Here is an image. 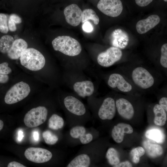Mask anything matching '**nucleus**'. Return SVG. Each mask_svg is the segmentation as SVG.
<instances>
[{"label": "nucleus", "instance_id": "nucleus-43", "mask_svg": "<svg viewBox=\"0 0 167 167\" xmlns=\"http://www.w3.org/2000/svg\"><path fill=\"white\" fill-rule=\"evenodd\" d=\"M4 126L3 121L0 119V131L2 129Z\"/></svg>", "mask_w": 167, "mask_h": 167}, {"label": "nucleus", "instance_id": "nucleus-13", "mask_svg": "<svg viewBox=\"0 0 167 167\" xmlns=\"http://www.w3.org/2000/svg\"><path fill=\"white\" fill-rule=\"evenodd\" d=\"M110 41L113 46L120 49H124L128 45L129 35L126 32L121 29H116L111 34Z\"/></svg>", "mask_w": 167, "mask_h": 167}, {"label": "nucleus", "instance_id": "nucleus-26", "mask_svg": "<svg viewBox=\"0 0 167 167\" xmlns=\"http://www.w3.org/2000/svg\"><path fill=\"white\" fill-rule=\"evenodd\" d=\"M91 20L96 25H97L99 22V18L96 12L91 9H87L84 10L82 13L81 22H84Z\"/></svg>", "mask_w": 167, "mask_h": 167}, {"label": "nucleus", "instance_id": "nucleus-17", "mask_svg": "<svg viewBox=\"0 0 167 167\" xmlns=\"http://www.w3.org/2000/svg\"><path fill=\"white\" fill-rule=\"evenodd\" d=\"M73 89L79 96L83 97L91 96L94 90L93 83L89 80L76 82L73 85Z\"/></svg>", "mask_w": 167, "mask_h": 167}, {"label": "nucleus", "instance_id": "nucleus-37", "mask_svg": "<svg viewBox=\"0 0 167 167\" xmlns=\"http://www.w3.org/2000/svg\"><path fill=\"white\" fill-rule=\"evenodd\" d=\"M8 25L9 30L10 31L15 32L17 29L15 23L8 17Z\"/></svg>", "mask_w": 167, "mask_h": 167}, {"label": "nucleus", "instance_id": "nucleus-35", "mask_svg": "<svg viewBox=\"0 0 167 167\" xmlns=\"http://www.w3.org/2000/svg\"><path fill=\"white\" fill-rule=\"evenodd\" d=\"M165 111H167V98L164 97L160 100L159 104Z\"/></svg>", "mask_w": 167, "mask_h": 167}, {"label": "nucleus", "instance_id": "nucleus-22", "mask_svg": "<svg viewBox=\"0 0 167 167\" xmlns=\"http://www.w3.org/2000/svg\"><path fill=\"white\" fill-rule=\"evenodd\" d=\"M153 111L155 114L154 123L157 125H164L167 120V115L165 110L158 104L154 107Z\"/></svg>", "mask_w": 167, "mask_h": 167}, {"label": "nucleus", "instance_id": "nucleus-41", "mask_svg": "<svg viewBox=\"0 0 167 167\" xmlns=\"http://www.w3.org/2000/svg\"><path fill=\"white\" fill-rule=\"evenodd\" d=\"M33 136L34 139L36 141H38L39 139V134L37 131H35L33 133Z\"/></svg>", "mask_w": 167, "mask_h": 167}, {"label": "nucleus", "instance_id": "nucleus-2", "mask_svg": "<svg viewBox=\"0 0 167 167\" xmlns=\"http://www.w3.org/2000/svg\"><path fill=\"white\" fill-rule=\"evenodd\" d=\"M19 58L21 64L32 71L41 70L44 67L45 63L43 55L33 48H27L22 52Z\"/></svg>", "mask_w": 167, "mask_h": 167}, {"label": "nucleus", "instance_id": "nucleus-7", "mask_svg": "<svg viewBox=\"0 0 167 167\" xmlns=\"http://www.w3.org/2000/svg\"><path fill=\"white\" fill-rule=\"evenodd\" d=\"M97 7L105 15L112 17L118 16L123 10L120 0H100Z\"/></svg>", "mask_w": 167, "mask_h": 167}, {"label": "nucleus", "instance_id": "nucleus-24", "mask_svg": "<svg viewBox=\"0 0 167 167\" xmlns=\"http://www.w3.org/2000/svg\"><path fill=\"white\" fill-rule=\"evenodd\" d=\"M15 41L11 36L6 35L0 39V52L7 54L11 49Z\"/></svg>", "mask_w": 167, "mask_h": 167}, {"label": "nucleus", "instance_id": "nucleus-16", "mask_svg": "<svg viewBox=\"0 0 167 167\" xmlns=\"http://www.w3.org/2000/svg\"><path fill=\"white\" fill-rule=\"evenodd\" d=\"M133 131L130 125L120 123L114 126L111 132L112 136L115 142L119 143L123 141L125 134H131Z\"/></svg>", "mask_w": 167, "mask_h": 167}, {"label": "nucleus", "instance_id": "nucleus-44", "mask_svg": "<svg viewBox=\"0 0 167 167\" xmlns=\"http://www.w3.org/2000/svg\"><path fill=\"white\" fill-rule=\"evenodd\" d=\"M164 1L166 2L167 1V0H164Z\"/></svg>", "mask_w": 167, "mask_h": 167}, {"label": "nucleus", "instance_id": "nucleus-30", "mask_svg": "<svg viewBox=\"0 0 167 167\" xmlns=\"http://www.w3.org/2000/svg\"><path fill=\"white\" fill-rule=\"evenodd\" d=\"M8 15L4 13H0V32L3 33H7L9 31L8 25Z\"/></svg>", "mask_w": 167, "mask_h": 167}, {"label": "nucleus", "instance_id": "nucleus-3", "mask_svg": "<svg viewBox=\"0 0 167 167\" xmlns=\"http://www.w3.org/2000/svg\"><path fill=\"white\" fill-rule=\"evenodd\" d=\"M30 91V87L27 83L22 81L17 83L6 92L4 101L9 105L16 103L27 97Z\"/></svg>", "mask_w": 167, "mask_h": 167}, {"label": "nucleus", "instance_id": "nucleus-15", "mask_svg": "<svg viewBox=\"0 0 167 167\" xmlns=\"http://www.w3.org/2000/svg\"><path fill=\"white\" fill-rule=\"evenodd\" d=\"M116 106L119 115L126 119H130L134 116V110L131 104L124 98L118 99L116 101Z\"/></svg>", "mask_w": 167, "mask_h": 167}, {"label": "nucleus", "instance_id": "nucleus-28", "mask_svg": "<svg viewBox=\"0 0 167 167\" xmlns=\"http://www.w3.org/2000/svg\"><path fill=\"white\" fill-rule=\"evenodd\" d=\"M42 137L45 143L49 145L54 144L58 140V136L49 130L44 131L42 133Z\"/></svg>", "mask_w": 167, "mask_h": 167}, {"label": "nucleus", "instance_id": "nucleus-23", "mask_svg": "<svg viewBox=\"0 0 167 167\" xmlns=\"http://www.w3.org/2000/svg\"><path fill=\"white\" fill-rule=\"evenodd\" d=\"M145 135L147 138L159 143H163L165 139V135L163 132L158 129L148 130L145 133Z\"/></svg>", "mask_w": 167, "mask_h": 167}, {"label": "nucleus", "instance_id": "nucleus-14", "mask_svg": "<svg viewBox=\"0 0 167 167\" xmlns=\"http://www.w3.org/2000/svg\"><path fill=\"white\" fill-rule=\"evenodd\" d=\"M160 21L159 16L156 15H151L137 22L136 25L137 31L140 34L145 33L157 25Z\"/></svg>", "mask_w": 167, "mask_h": 167}, {"label": "nucleus", "instance_id": "nucleus-27", "mask_svg": "<svg viewBox=\"0 0 167 167\" xmlns=\"http://www.w3.org/2000/svg\"><path fill=\"white\" fill-rule=\"evenodd\" d=\"M106 157L110 165L114 166L119 163L118 152L113 148H109L106 153Z\"/></svg>", "mask_w": 167, "mask_h": 167}, {"label": "nucleus", "instance_id": "nucleus-36", "mask_svg": "<svg viewBox=\"0 0 167 167\" xmlns=\"http://www.w3.org/2000/svg\"><path fill=\"white\" fill-rule=\"evenodd\" d=\"M153 0H135L136 4L141 7H144L148 5Z\"/></svg>", "mask_w": 167, "mask_h": 167}, {"label": "nucleus", "instance_id": "nucleus-6", "mask_svg": "<svg viewBox=\"0 0 167 167\" xmlns=\"http://www.w3.org/2000/svg\"><path fill=\"white\" fill-rule=\"evenodd\" d=\"M122 56V52L120 49L112 46L98 54L97 62L102 66L109 67L119 61Z\"/></svg>", "mask_w": 167, "mask_h": 167}, {"label": "nucleus", "instance_id": "nucleus-25", "mask_svg": "<svg viewBox=\"0 0 167 167\" xmlns=\"http://www.w3.org/2000/svg\"><path fill=\"white\" fill-rule=\"evenodd\" d=\"M64 125L63 119L57 114H53L49 119L48 126L51 129L56 130L61 129Z\"/></svg>", "mask_w": 167, "mask_h": 167}, {"label": "nucleus", "instance_id": "nucleus-29", "mask_svg": "<svg viewBox=\"0 0 167 167\" xmlns=\"http://www.w3.org/2000/svg\"><path fill=\"white\" fill-rule=\"evenodd\" d=\"M145 153V149L139 146L133 149L130 152L133 162L135 164L138 163L140 158Z\"/></svg>", "mask_w": 167, "mask_h": 167}, {"label": "nucleus", "instance_id": "nucleus-1", "mask_svg": "<svg viewBox=\"0 0 167 167\" xmlns=\"http://www.w3.org/2000/svg\"><path fill=\"white\" fill-rule=\"evenodd\" d=\"M52 43L54 50L70 56L79 55L82 50L78 41L69 36H58L53 40Z\"/></svg>", "mask_w": 167, "mask_h": 167}, {"label": "nucleus", "instance_id": "nucleus-20", "mask_svg": "<svg viewBox=\"0 0 167 167\" xmlns=\"http://www.w3.org/2000/svg\"><path fill=\"white\" fill-rule=\"evenodd\" d=\"M143 145L147 154L151 157L155 158L163 154V149L158 144H152L148 140L144 141Z\"/></svg>", "mask_w": 167, "mask_h": 167}, {"label": "nucleus", "instance_id": "nucleus-4", "mask_svg": "<svg viewBox=\"0 0 167 167\" xmlns=\"http://www.w3.org/2000/svg\"><path fill=\"white\" fill-rule=\"evenodd\" d=\"M47 114L48 110L45 107L39 106L32 108L25 114L24 122L28 127H37L45 121Z\"/></svg>", "mask_w": 167, "mask_h": 167}, {"label": "nucleus", "instance_id": "nucleus-18", "mask_svg": "<svg viewBox=\"0 0 167 167\" xmlns=\"http://www.w3.org/2000/svg\"><path fill=\"white\" fill-rule=\"evenodd\" d=\"M28 46L27 42L24 39L20 38L15 40L11 49L7 54V56L11 59H18Z\"/></svg>", "mask_w": 167, "mask_h": 167}, {"label": "nucleus", "instance_id": "nucleus-34", "mask_svg": "<svg viewBox=\"0 0 167 167\" xmlns=\"http://www.w3.org/2000/svg\"><path fill=\"white\" fill-rule=\"evenodd\" d=\"M9 18L13 21L16 24H19L22 22L21 18L16 14H11L9 16Z\"/></svg>", "mask_w": 167, "mask_h": 167}, {"label": "nucleus", "instance_id": "nucleus-40", "mask_svg": "<svg viewBox=\"0 0 167 167\" xmlns=\"http://www.w3.org/2000/svg\"><path fill=\"white\" fill-rule=\"evenodd\" d=\"M8 167H25L21 164L16 161H12L9 163L7 166Z\"/></svg>", "mask_w": 167, "mask_h": 167}, {"label": "nucleus", "instance_id": "nucleus-8", "mask_svg": "<svg viewBox=\"0 0 167 167\" xmlns=\"http://www.w3.org/2000/svg\"><path fill=\"white\" fill-rule=\"evenodd\" d=\"M24 155L28 160L37 163L48 162L52 157V154L50 152L40 148H28L25 151Z\"/></svg>", "mask_w": 167, "mask_h": 167}, {"label": "nucleus", "instance_id": "nucleus-21", "mask_svg": "<svg viewBox=\"0 0 167 167\" xmlns=\"http://www.w3.org/2000/svg\"><path fill=\"white\" fill-rule=\"evenodd\" d=\"M90 159L86 154H81L74 158L67 167H88L90 164Z\"/></svg>", "mask_w": 167, "mask_h": 167}, {"label": "nucleus", "instance_id": "nucleus-12", "mask_svg": "<svg viewBox=\"0 0 167 167\" xmlns=\"http://www.w3.org/2000/svg\"><path fill=\"white\" fill-rule=\"evenodd\" d=\"M64 105L70 112L77 116H82L86 112L84 104L79 100L72 96H68L64 99Z\"/></svg>", "mask_w": 167, "mask_h": 167}, {"label": "nucleus", "instance_id": "nucleus-39", "mask_svg": "<svg viewBox=\"0 0 167 167\" xmlns=\"http://www.w3.org/2000/svg\"><path fill=\"white\" fill-rule=\"evenodd\" d=\"M9 80L8 75L0 74V84H5Z\"/></svg>", "mask_w": 167, "mask_h": 167}, {"label": "nucleus", "instance_id": "nucleus-5", "mask_svg": "<svg viewBox=\"0 0 167 167\" xmlns=\"http://www.w3.org/2000/svg\"><path fill=\"white\" fill-rule=\"evenodd\" d=\"M131 76L134 83L142 89L148 88L154 83L152 75L146 69L142 67L135 68L132 72Z\"/></svg>", "mask_w": 167, "mask_h": 167}, {"label": "nucleus", "instance_id": "nucleus-33", "mask_svg": "<svg viewBox=\"0 0 167 167\" xmlns=\"http://www.w3.org/2000/svg\"><path fill=\"white\" fill-rule=\"evenodd\" d=\"M83 23L82 28L84 31L87 32H90L93 31V26L90 22L87 21Z\"/></svg>", "mask_w": 167, "mask_h": 167}, {"label": "nucleus", "instance_id": "nucleus-32", "mask_svg": "<svg viewBox=\"0 0 167 167\" xmlns=\"http://www.w3.org/2000/svg\"><path fill=\"white\" fill-rule=\"evenodd\" d=\"M11 71V69L9 66L8 62H4L0 63V74L8 75Z\"/></svg>", "mask_w": 167, "mask_h": 167}, {"label": "nucleus", "instance_id": "nucleus-31", "mask_svg": "<svg viewBox=\"0 0 167 167\" xmlns=\"http://www.w3.org/2000/svg\"><path fill=\"white\" fill-rule=\"evenodd\" d=\"M160 62L162 66L167 68V44H163L161 48Z\"/></svg>", "mask_w": 167, "mask_h": 167}, {"label": "nucleus", "instance_id": "nucleus-10", "mask_svg": "<svg viewBox=\"0 0 167 167\" xmlns=\"http://www.w3.org/2000/svg\"><path fill=\"white\" fill-rule=\"evenodd\" d=\"M116 106L114 100L107 97L103 101L98 112L99 117L102 120H111L115 114Z\"/></svg>", "mask_w": 167, "mask_h": 167}, {"label": "nucleus", "instance_id": "nucleus-9", "mask_svg": "<svg viewBox=\"0 0 167 167\" xmlns=\"http://www.w3.org/2000/svg\"><path fill=\"white\" fill-rule=\"evenodd\" d=\"M82 11L79 6L72 4L66 6L64 11V14L66 22L73 26L78 25L81 21Z\"/></svg>", "mask_w": 167, "mask_h": 167}, {"label": "nucleus", "instance_id": "nucleus-19", "mask_svg": "<svg viewBox=\"0 0 167 167\" xmlns=\"http://www.w3.org/2000/svg\"><path fill=\"white\" fill-rule=\"evenodd\" d=\"M85 128L82 126H76L72 128L70 130V134L73 138L79 139L83 144H86L92 140L93 136L90 133L86 134Z\"/></svg>", "mask_w": 167, "mask_h": 167}, {"label": "nucleus", "instance_id": "nucleus-11", "mask_svg": "<svg viewBox=\"0 0 167 167\" xmlns=\"http://www.w3.org/2000/svg\"><path fill=\"white\" fill-rule=\"evenodd\" d=\"M108 84L111 88H117L124 92H130L132 88V85L122 75L118 73H113L110 75Z\"/></svg>", "mask_w": 167, "mask_h": 167}, {"label": "nucleus", "instance_id": "nucleus-42", "mask_svg": "<svg viewBox=\"0 0 167 167\" xmlns=\"http://www.w3.org/2000/svg\"><path fill=\"white\" fill-rule=\"evenodd\" d=\"M23 132L21 131H19L18 132V140L19 141L21 140L23 137Z\"/></svg>", "mask_w": 167, "mask_h": 167}, {"label": "nucleus", "instance_id": "nucleus-38", "mask_svg": "<svg viewBox=\"0 0 167 167\" xmlns=\"http://www.w3.org/2000/svg\"><path fill=\"white\" fill-rule=\"evenodd\" d=\"M114 167H131L132 165L129 161H127L119 163L113 166Z\"/></svg>", "mask_w": 167, "mask_h": 167}]
</instances>
